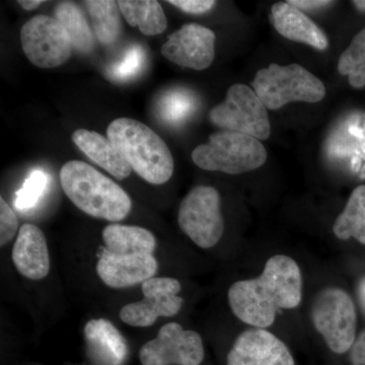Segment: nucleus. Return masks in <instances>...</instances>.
<instances>
[{
    "mask_svg": "<svg viewBox=\"0 0 365 365\" xmlns=\"http://www.w3.org/2000/svg\"><path fill=\"white\" fill-rule=\"evenodd\" d=\"M168 4L191 14H202L213 9L216 2L213 0H169Z\"/></svg>",
    "mask_w": 365,
    "mask_h": 365,
    "instance_id": "nucleus-29",
    "label": "nucleus"
},
{
    "mask_svg": "<svg viewBox=\"0 0 365 365\" xmlns=\"http://www.w3.org/2000/svg\"><path fill=\"white\" fill-rule=\"evenodd\" d=\"M145 61V54L140 46H132L125 53L123 58L117 62L110 69V76L116 81H124L134 78L143 69Z\"/></svg>",
    "mask_w": 365,
    "mask_h": 365,
    "instance_id": "nucleus-27",
    "label": "nucleus"
},
{
    "mask_svg": "<svg viewBox=\"0 0 365 365\" xmlns=\"http://www.w3.org/2000/svg\"><path fill=\"white\" fill-rule=\"evenodd\" d=\"M333 232L342 241L354 237L365 245V185L353 190L344 210L334 222Z\"/></svg>",
    "mask_w": 365,
    "mask_h": 365,
    "instance_id": "nucleus-21",
    "label": "nucleus"
},
{
    "mask_svg": "<svg viewBox=\"0 0 365 365\" xmlns=\"http://www.w3.org/2000/svg\"><path fill=\"white\" fill-rule=\"evenodd\" d=\"M350 350L351 364L365 365V331L356 338Z\"/></svg>",
    "mask_w": 365,
    "mask_h": 365,
    "instance_id": "nucleus-30",
    "label": "nucleus"
},
{
    "mask_svg": "<svg viewBox=\"0 0 365 365\" xmlns=\"http://www.w3.org/2000/svg\"><path fill=\"white\" fill-rule=\"evenodd\" d=\"M158 263L153 255L118 256L103 250L97 264V273L106 285L122 289L155 277Z\"/></svg>",
    "mask_w": 365,
    "mask_h": 365,
    "instance_id": "nucleus-14",
    "label": "nucleus"
},
{
    "mask_svg": "<svg viewBox=\"0 0 365 365\" xmlns=\"http://www.w3.org/2000/svg\"><path fill=\"white\" fill-rule=\"evenodd\" d=\"M88 350L101 365H121L127 356L123 336L111 322L105 319H91L85 327Z\"/></svg>",
    "mask_w": 365,
    "mask_h": 365,
    "instance_id": "nucleus-18",
    "label": "nucleus"
},
{
    "mask_svg": "<svg viewBox=\"0 0 365 365\" xmlns=\"http://www.w3.org/2000/svg\"><path fill=\"white\" fill-rule=\"evenodd\" d=\"M107 136L144 181L163 185L172 178L175 163L170 148L145 124L131 118H118L108 126Z\"/></svg>",
    "mask_w": 365,
    "mask_h": 365,
    "instance_id": "nucleus-3",
    "label": "nucleus"
},
{
    "mask_svg": "<svg viewBox=\"0 0 365 365\" xmlns=\"http://www.w3.org/2000/svg\"><path fill=\"white\" fill-rule=\"evenodd\" d=\"M21 42L26 58L40 68H55L71 55V37L55 18L38 14L21 30Z\"/></svg>",
    "mask_w": 365,
    "mask_h": 365,
    "instance_id": "nucleus-9",
    "label": "nucleus"
},
{
    "mask_svg": "<svg viewBox=\"0 0 365 365\" xmlns=\"http://www.w3.org/2000/svg\"><path fill=\"white\" fill-rule=\"evenodd\" d=\"M60 182L69 200L93 217L120 222L131 211L128 194L88 163L67 162L60 170Z\"/></svg>",
    "mask_w": 365,
    "mask_h": 365,
    "instance_id": "nucleus-2",
    "label": "nucleus"
},
{
    "mask_svg": "<svg viewBox=\"0 0 365 365\" xmlns=\"http://www.w3.org/2000/svg\"><path fill=\"white\" fill-rule=\"evenodd\" d=\"M11 257L16 270L28 279L41 280L49 274L47 242L42 230L36 225L31 223L21 225Z\"/></svg>",
    "mask_w": 365,
    "mask_h": 365,
    "instance_id": "nucleus-15",
    "label": "nucleus"
},
{
    "mask_svg": "<svg viewBox=\"0 0 365 365\" xmlns=\"http://www.w3.org/2000/svg\"><path fill=\"white\" fill-rule=\"evenodd\" d=\"M192 160L204 170L241 175L261 168L267 160V151L253 136L222 130L199 144L192 151Z\"/></svg>",
    "mask_w": 365,
    "mask_h": 365,
    "instance_id": "nucleus-4",
    "label": "nucleus"
},
{
    "mask_svg": "<svg viewBox=\"0 0 365 365\" xmlns=\"http://www.w3.org/2000/svg\"><path fill=\"white\" fill-rule=\"evenodd\" d=\"M338 71L348 76L350 86L354 88L365 86V28L354 38L347 49L341 54Z\"/></svg>",
    "mask_w": 365,
    "mask_h": 365,
    "instance_id": "nucleus-24",
    "label": "nucleus"
},
{
    "mask_svg": "<svg viewBox=\"0 0 365 365\" xmlns=\"http://www.w3.org/2000/svg\"><path fill=\"white\" fill-rule=\"evenodd\" d=\"M196 101L191 93L173 90L165 93L158 104V113L170 124L182 123L195 109Z\"/></svg>",
    "mask_w": 365,
    "mask_h": 365,
    "instance_id": "nucleus-25",
    "label": "nucleus"
},
{
    "mask_svg": "<svg viewBox=\"0 0 365 365\" xmlns=\"http://www.w3.org/2000/svg\"><path fill=\"white\" fill-rule=\"evenodd\" d=\"M302 299L299 264L287 255L271 257L259 277L237 281L228 289L232 313L254 328L272 326L279 309H295Z\"/></svg>",
    "mask_w": 365,
    "mask_h": 365,
    "instance_id": "nucleus-1",
    "label": "nucleus"
},
{
    "mask_svg": "<svg viewBox=\"0 0 365 365\" xmlns=\"http://www.w3.org/2000/svg\"><path fill=\"white\" fill-rule=\"evenodd\" d=\"M353 4L360 11H365V0H356V1H353Z\"/></svg>",
    "mask_w": 365,
    "mask_h": 365,
    "instance_id": "nucleus-34",
    "label": "nucleus"
},
{
    "mask_svg": "<svg viewBox=\"0 0 365 365\" xmlns=\"http://www.w3.org/2000/svg\"><path fill=\"white\" fill-rule=\"evenodd\" d=\"M139 359L143 365H200L204 359L202 338L180 324H165L155 339L141 347Z\"/></svg>",
    "mask_w": 365,
    "mask_h": 365,
    "instance_id": "nucleus-10",
    "label": "nucleus"
},
{
    "mask_svg": "<svg viewBox=\"0 0 365 365\" xmlns=\"http://www.w3.org/2000/svg\"><path fill=\"white\" fill-rule=\"evenodd\" d=\"M209 120L223 130L247 134L260 141L271 134L267 108L251 86L242 83L228 88L225 101L209 113Z\"/></svg>",
    "mask_w": 365,
    "mask_h": 365,
    "instance_id": "nucleus-6",
    "label": "nucleus"
},
{
    "mask_svg": "<svg viewBox=\"0 0 365 365\" xmlns=\"http://www.w3.org/2000/svg\"><path fill=\"white\" fill-rule=\"evenodd\" d=\"M227 365H295L287 346L265 329L252 328L235 340Z\"/></svg>",
    "mask_w": 365,
    "mask_h": 365,
    "instance_id": "nucleus-13",
    "label": "nucleus"
},
{
    "mask_svg": "<svg viewBox=\"0 0 365 365\" xmlns=\"http://www.w3.org/2000/svg\"><path fill=\"white\" fill-rule=\"evenodd\" d=\"M55 19L64 26L71 37L72 47L88 53L93 47V36L83 11L71 2H61L55 9Z\"/></svg>",
    "mask_w": 365,
    "mask_h": 365,
    "instance_id": "nucleus-23",
    "label": "nucleus"
},
{
    "mask_svg": "<svg viewBox=\"0 0 365 365\" xmlns=\"http://www.w3.org/2000/svg\"><path fill=\"white\" fill-rule=\"evenodd\" d=\"M270 18L275 30L285 39L311 46L319 51L328 49L326 34L297 6L287 1L278 2L271 9Z\"/></svg>",
    "mask_w": 365,
    "mask_h": 365,
    "instance_id": "nucleus-16",
    "label": "nucleus"
},
{
    "mask_svg": "<svg viewBox=\"0 0 365 365\" xmlns=\"http://www.w3.org/2000/svg\"><path fill=\"white\" fill-rule=\"evenodd\" d=\"M72 140L86 157L119 181L130 176V165L108 137L98 132L78 129L72 134Z\"/></svg>",
    "mask_w": 365,
    "mask_h": 365,
    "instance_id": "nucleus-17",
    "label": "nucleus"
},
{
    "mask_svg": "<svg viewBox=\"0 0 365 365\" xmlns=\"http://www.w3.org/2000/svg\"><path fill=\"white\" fill-rule=\"evenodd\" d=\"M312 319L328 347L343 354L356 340V311L351 297L340 288H326L314 300Z\"/></svg>",
    "mask_w": 365,
    "mask_h": 365,
    "instance_id": "nucleus-7",
    "label": "nucleus"
},
{
    "mask_svg": "<svg viewBox=\"0 0 365 365\" xmlns=\"http://www.w3.org/2000/svg\"><path fill=\"white\" fill-rule=\"evenodd\" d=\"M43 2H44L43 0H21V1H19V4L26 11H33V9L39 7Z\"/></svg>",
    "mask_w": 365,
    "mask_h": 365,
    "instance_id": "nucleus-32",
    "label": "nucleus"
},
{
    "mask_svg": "<svg viewBox=\"0 0 365 365\" xmlns=\"http://www.w3.org/2000/svg\"><path fill=\"white\" fill-rule=\"evenodd\" d=\"M215 32L198 24H187L169 36L162 54L173 63L194 71H204L215 57Z\"/></svg>",
    "mask_w": 365,
    "mask_h": 365,
    "instance_id": "nucleus-12",
    "label": "nucleus"
},
{
    "mask_svg": "<svg viewBox=\"0 0 365 365\" xmlns=\"http://www.w3.org/2000/svg\"><path fill=\"white\" fill-rule=\"evenodd\" d=\"M287 2L299 9H319V7L328 6L334 4L333 1H329V0H289Z\"/></svg>",
    "mask_w": 365,
    "mask_h": 365,
    "instance_id": "nucleus-31",
    "label": "nucleus"
},
{
    "mask_svg": "<svg viewBox=\"0 0 365 365\" xmlns=\"http://www.w3.org/2000/svg\"><path fill=\"white\" fill-rule=\"evenodd\" d=\"M118 6L127 23L138 26L143 35H160L167 29V16L155 0H120Z\"/></svg>",
    "mask_w": 365,
    "mask_h": 365,
    "instance_id": "nucleus-20",
    "label": "nucleus"
},
{
    "mask_svg": "<svg viewBox=\"0 0 365 365\" xmlns=\"http://www.w3.org/2000/svg\"><path fill=\"white\" fill-rule=\"evenodd\" d=\"M86 9L93 21L96 37L103 45H112L120 37L122 30L121 11L113 0H88Z\"/></svg>",
    "mask_w": 365,
    "mask_h": 365,
    "instance_id": "nucleus-22",
    "label": "nucleus"
},
{
    "mask_svg": "<svg viewBox=\"0 0 365 365\" xmlns=\"http://www.w3.org/2000/svg\"><path fill=\"white\" fill-rule=\"evenodd\" d=\"M48 185V177L40 170H34L26 180L23 188L16 192L14 206L18 210L26 211L37 205L44 195Z\"/></svg>",
    "mask_w": 365,
    "mask_h": 365,
    "instance_id": "nucleus-26",
    "label": "nucleus"
},
{
    "mask_svg": "<svg viewBox=\"0 0 365 365\" xmlns=\"http://www.w3.org/2000/svg\"><path fill=\"white\" fill-rule=\"evenodd\" d=\"M106 251L118 256L153 255L157 239L150 230L135 225L113 223L103 230Z\"/></svg>",
    "mask_w": 365,
    "mask_h": 365,
    "instance_id": "nucleus-19",
    "label": "nucleus"
},
{
    "mask_svg": "<svg viewBox=\"0 0 365 365\" xmlns=\"http://www.w3.org/2000/svg\"><path fill=\"white\" fill-rule=\"evenodd\" d=\"M359 297L362 304L365 307V277L361 280L359 284Z\"/></svg>",
    "mask_w": 365,
    "mask_h": 365,
    "instance_id": "nucleus-33",
    "label": "nucleus"
},
{
    "mask_svg": "<svg viewBox=\"0 0 365 365\" xmlns=\"http://www.w3.org/2000/svg\"><path fill=\"white\" fill-rule=\"evenodd\" d=\"M181 283L175 278L153 277L143 283L144 299L122 307L120 319L132 327H150L158 318H169L179 313L184 299L178 294Z\"/></svg>",
    "mask_w": 365,
    "mask_h": 365,
    "instance_id": "nucleus-11",
    "label": "nucleus"
},
{
    "mask_svg": "<svg viewBox=\"0 0 365 365\" xmlns=\"http://www.w3.org/2000/svg\"><path fill=\"white\" fill-rule=\"evenodd\" d=\"M252 88L269 110H278L292 102L314 104L326 96L323 81L297 63H271L260 69L252 81Z\"/></svg>",
    "mask_w": 365,
    "mask_h": 365,
    "instance_id": "nucleus-5",
    "label": "nucleus"
},
{
    "mask_svg": "<svg viewBox=\"0 0 365 365\" xmlns=\"http://www.w3.org/2000/svg\"><path fill=\"white\" fill-rule=\"evenodd\" d=\"M178 223L197 246L202 249L215 247L225 232L217 190L204 185L194 187L180 204Z\"/></svg>",
    "mask_w": 365,
    "mask_h": 365,
    "instance_id": "nucleus-8",
    "label": "nucleus"
},
{
    "mask_svg": "<svg viewBox=\"0 0 365 365\" xmlns=\"http://www.w3.org/2000/svg\"><path fill=\"white\" fill-rule=\"evenodd\" d=\"M18 218L9 203L0 197V245L4 247L13 240L18 230Z\"/></svg>",
    "mask_w": 365,
    "mask_h": 365,
    "instance_id": "nucleus-28",
    "label": "nucleus"
}]
</instances>
